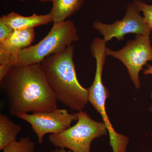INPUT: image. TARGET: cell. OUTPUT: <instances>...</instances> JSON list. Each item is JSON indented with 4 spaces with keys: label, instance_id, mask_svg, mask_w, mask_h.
Listing matches in <instances>:
<instances>
[{
    "label": "cell",
    "instance_id": "52a82bcc",
    "mask_svg": "<svg viewBox=\"0 0 152 152\" xmlns=\"http://www.w3.org/2000/svg\"><path fill=\"white\" fill-rule=\"evenodd\" d=\"M17 117L31 125L40 144L43 142L45 135L61 132L70 127L73 121L78 120L76 114H70L66 109H57L32 114L20 113Z\"/></svg>",
    "mask_w": 152,
    "mask_h": 152
},
{
    "label": "cell",
    "instance_id": "4fadbf2b",
    "mask_svg": "<svg viewBox=\"0 0 152 152\" xmlns=\"http://www.w3.org/2000/svg\"><path fill=\"white\" fill-rule=\"evenodd\" d=\"M35 144L28 137L17 140L2 150V152H34Z\"/></svg>",
    "mask_w": 152,
    "mask_h": 152
},
{
    "label": "cell",
    "instance_id": "e0dca14e",
    "mask_svg": "<svg viewBox=\"0 0 152 152\" xmlns=\"http://www.w3.org/2000/svg\"><path fill=\"white\" fill-rule=\"evenodd\" d=\"M73 152L71 151H66L65 148H60V149H57L56 150H55L54 151H51L49 152Z\"/></svg>",
    "mask_w": 152,
    "mask_h": 152
},
{
    "label": "cell",
    "instance_id": "ba28073f",
    "mask_svg": "<svg viewBox=\"0 0 152 152\" xmlns=\"http://www.w3.org/2000/svg\"><path fill=\"white\" fill-rule=\"evenodd\" d=\"M140 12L134 1L128 6L126 15L121 20L116 21L110 25L96 21L93 24V27L103 35L104 39L107 42L113 38L123 40L124 36L129 34L149 36L151 31L144 17L141 16Z\"/></svg>",
    "mask_w": 152,
    "mask_h": 152
},
{
    "label": "cell",
    "instance_id": "7c38bea8",
    "mask_svg": "<svg viewBox=\"0 0 152 152\" xmlns=\"http://www.w3.org/2000/svg\"><path fill=\"white\" fill-rule=\"evenodd\" d=\"M21 129L20 126L12 121L7 115L0 114V150L16 140Z\"/></svg>",
    "mask_w": 152,
    "mask_h": 152
},
{
    "label": "cell",
    "instance_id": "ac0fdd59",
    "mask_svg": "<svg viewBox=\"0 0 152 152\" xmlns=\"http://www.w3.org/2000/svg\"><path fill=\"white\" fill-rule=\"evenodd\" d=\"M5 1H10V0H5ZM19 1H26V0H19ZM38 1H39L43 3L48 2H50V0H38Z\"/></svg>",
    "mask_w": 152,
    "mask_h": 152
},
{
    "label": "cell",
    "instance_id": "9a60e30c",
    "mask_svg": "<svg viewBox=\"0 0 152 152\" xmlns=\"http://www.w3.org/2000/svg\"><path fill=\"white\" fill-rule=\"evenodd\" d=\"M14 31L5 22L0 20V44L3 43L7 40L12 35Z\"/></svg>",
    "mask_w": 152,
    "mask_h": 152
},
{
    "label": "cell",
    "instance_id": "8fae6325",
    "mask_svg": "<svg viewBox=\"0 0 152 152\" xmlns=\"http://www.w3.org/2000/svg\"><path fill=\"white\" fill-rule=\"evenodd\" d=\"M52 8L49 13L53 23L65 21L69 17L78 12L84 0H50Z\"/></svg>",
    "mask_w": 152,
    "mask_h": 152
},
{
    "label": "cell",
    "instance_id": "277c9868",
    "mask_svg": "<svg viewBox=\"0 0 152 152\" xmlns=\"http://www.w3.org/2000/svg\"><path fill=\"white\" fill-rule=\"evenodd\" d=\"M75 114L78 118L75 124L61 132L50 135L49 141L55 146L73 152H90L94 140L108 134L107 126L83 111Z\"/></svg>",
    "mask_w": 152,
    "mask_h": 152
},
{
    "label": "cell",
    "instance_id": "30bf717a",
    "mask_svg": "<svg viewBox=\"0 0 152 152\" xmlns=\"http://www.w3.org/2000/svg\"><path fill=\"white\" fill-rule=\"evenodd\" d=\"M0 20L5 22L14 31L34 29L37 27L53 23L50 13L45 15L34 14L30 16L26 17L12 12L2 16Z\"/></svg>",
    "mask_w": 152,
    "mask_h": 152
},
{
    "label": "cell",
    "instance_id": "3957f363",
    "mask_svg": "<svg viewBox=\"0 0 152 152\" xmlns=\"http://www.w3.org/2000/svg\"><path fill=\"white\" fill-rule=\"evenodd\" d=\"M79 40L77 30L73 22L66 20L53 23L50 31L43 39L19 52L13 66L40 64L47 57L64 50Z\"/></svg>",
    "mask_w": 152,
    "mask_h": 152
},
{
    "label": "cell",
    "instance_id": "9c48e42d",
    "mask_svg": "<svg viewBox=\"0 0 152 152\" xmlns=\"http://www.w3.org/2000/svg\"><path fill=\"white\" fill-rule=\"evenodd\" d=\"M35 36L34 29L14 31L7 40L0 44V65L13 66L19 52L31 46Z\"/></svg>",
    "mask_w": 152,
    "mask_h": 152
},
{
    "label": "cell",
    "instance_id": "5b68a950",
    "mask_svg": "<svg viewBox=\"0 0 152 152\" xmlns=\"http://www.w3.org/2000/svg\"><path fill=\"white\" fill-rule=\"evenodd\" d=\"M96 61V70L92 84L88 89V102L100 115L103 122L108 132L110 143L113 152H126L129 139L127 136L119 134L115 130L106 110V101L110 96L107 88L102 80L103 71L106 60L104 49L97 48L92 53Z\"/></svg>",
    "mask_w": 152,
    "mask_h": 152
},
{
    "label": "cell",
    "instance_id": "2e32d148",
    "mask_svg": "<svg viewBox=\"0 0 152 152\" xmlns=\"http://www.w3.org/2000/svg\"><path fill=\"white\" fill-rule=\"evenodd\" d=\"M148 66V69H146L144 70V74L145 75H149V74H151L152 75V65H147ZM151 97L152 99V93L151 95ZM150 111L152 113V104L151 107H150Z\"/></svg>",
    "mask_w": 152,
    "mask_h": 152
},
{
    "label": "cell",
    "instance_id": "7a4b0ae2",
    "mask_svg": "<svg viewBox=\"0 0 152 152\" xmlns=\"http://www.w3.org/2000/svg\"><path fill=\"white\" fill-rule=\"evenodd\" d=\"M72 45L49 56L41 63L45 77L58 100L73 110L80 111L88 102V90L79 83L73 61Z\"/></svg>",
    "mask_w": 152,
    "mask_h": 152
},
{
    "label": "cell",
    "instance_id": "8992f818",
    "mask_svg": "<svg viewBox=\"0 0 152 152\" xmlns=\"http://www.w3.org/2000/svg\"><path fill=\"white\" fill-rule=\"evenodd\" d=\"M106 56H112L119 60L127 69L130 78L136 88L140 87L139 73L148 61H152V48L149 36L136 35L122 49L113 51L106 48Z\"/></svg>",
    "mask_w": 152,
    "mask_h": 152
},
{
    "label": "cell",
    "instance_id": "5bb4252c",
    "mask_svg": "<svg viewBox=\"0 0 152 152\" xmlns=\"http://www.w3.org/2000/svg\"><path fill=\"white\" fill-rule=\"evenodd\" d=\"M140 10L142 12L144 18L151 31L152 30V4H147L140 0L134 1Z\"/></svg>",
    "mask_w": 152,
    "mask_h": 152
},
{
    "label": "cell",
    "instance_id": "6da1fadb",
    "mask_svg": "<svg viewBox=\"0 0 152 152\" xmlns=\"http://www.w3.org/2000/svg\"><path fill=\"white\" fill-rule=\"evenodd\" d=\"M0 82L12 115L58 109V99L47 82L41 63L13 66Z\"/></svg>",
    "mask_w": 152,
    "mask_h": 152
}]
</instances>
